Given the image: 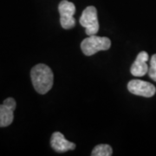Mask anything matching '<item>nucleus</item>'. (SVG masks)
Listing matches in <instances>:
<instances>
[{
  "label": "nucleus",
  "mask_w": 156,
  "mask_h": 156,
  "mask_svg": "<svg viewBox=\"0 0 156 156\" xmlns=\"http://www.w3.org/2000/svg\"><path fill=\"white\" fill-rule=\"evenodd\" d=\"M128 91L132 94L143 97H152L155 95L156 88L154 84L141 80H132L128 83Z\"/></svg>",
  "instance_id": "5"
},
{
  "label": "nucleus",
  "mask_w": 156,
  "mask_h": 156,
  "mask_svg": "<svg viewBox=\"0 0 156 156\" xmlns=\"http://www.w3.org/2000/svg\"><path fill=\"white\" fill-rule=\"evenodd\" d=\"M148 75L151 79L156 82V54L153 55L150 61V68L148 69Z\"/></svg>",
  "instance_id": "10"
},
{
  "label": "nucleus",
  "mask_w": 156,
  "mask_h": 156,
  "mask_svg": "<svg viewBox=\"0 0 156 156\" xmlns=\"http://www.w3.org/2000/svg\"><path fill=\"white\" fill-rule=\"evenodd\" d=\"M14 109L3 103L0 104V127L5 128L11 125L14 118Z\"/></svg>",
  "instance_id": "8"
},
{
  "label": "nucleus",
  "mask_w": 156,
  "mask_h": 156,
  "mask_svg": "<svg viewBox=\"0 0 156 156\" xmlns=\"http://www.w3.org/2000/svg\"><path fill=\"white\" fill-rule=\"evenodd\" d=\"M148 58V54L146 51H141L138 54L130 69V72L134 76H143L148 72L149 68L147 63Z\"/></svg>",
  "instance_id": "7"
},
{
  "label": "nucleus",
  "mask_w": 156,
  "mask_h": 156,
  "mask_svg": "<svg viewBox=\"0 0 156 156\" xmlns=\"http://www.w3.org/2000/svg\"><path fill=\"white\" fill-rule=\"evenodd\" d=\"M113 154V149L108 144H100L95 146V148L91 152L92 156H111Z\"/></svg>",
  "instance_id": "9"
},
{
  "label": "nucleus",
  "mask_w": 156,
  "mask_h": 156,
  "mask_svg": "<svg viewBox=\"0 0 156 156\" xmlns=\"http://www.w3.org/2000/svg\"><path fill=\"white\" fill-rule=\"evenodd\" d=\"M58 11L62 27L65 30L72 29L76 25V19L74 18L76 12L75 5L67 0H62L58 5Z\"/></svg>",
  "instance_id": "4"
},
{
  "label": "nucleus",
  "mask_w": 156,
  "mask_h": 156,
  "mask_svg": "<svg viewBox=\"0 0 156 156\" xmlns=\"http://www.w3.org/2000/svg\"><path fill=\"white\" fill-rule=\"evenodd\" d=\"M80 23L85 28L88 36L96 35L99 31V22L97 17V11L95 6H88L82 13Z\"/></svg>",
  "instance_id": "3"
},
{
  "label": "nucleus",
  "mask_w": 156,
  "mask_h": 156,
  "mask_svg": "<svg viewBox=\"0 0 156 156\" xmlns=\"http://www.w3.org/2000/svg\"><path fill=\"white\" fill-rule=\"evenodd\" d=\"M50 145L52 148L58 153H64L76 148V144L65 139L63 134L60 132H55L51 135Z\"/></svg>",
  "instance_id": "6"
},
{
  "label": "nucleus",
  "mask_w": 156,
  "mask_h": 156,
  "mask_svg": "<svg viewBox=\"0 0 156 156\" xmlns=\"http://www.w3.org/2000/svg\"><path fill=\"white\" fill-rule=\"evenodd\" d=\"M30 77L34 89L41 95L48 93L53 86L54 75L46 64L39 63L34 66L30 71Z\"/></svg>",
  "instance_id": "1"
},
{
  "label": "nucleus",
  "mask_w": 156,
  "mask_h": 156,
  "mask_svg": "<svg viewBox=\"0 0 156 156\" xmlns=\"http://www.w3.org/2000/svg\"><path fill=\"white\" fill-rule=\"evenodd\" d=\"M111 46V41L106 37H98L96 35L89 36V37L83 40L81 43V49L86 56H93L94 54L108 50Z\"/></svg>",
  "instance_id": "2"
}]
</instances>
